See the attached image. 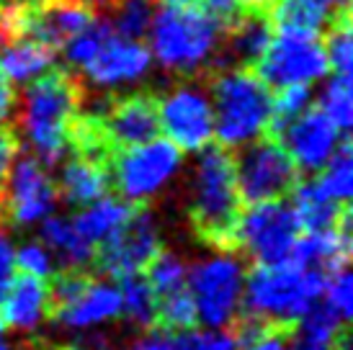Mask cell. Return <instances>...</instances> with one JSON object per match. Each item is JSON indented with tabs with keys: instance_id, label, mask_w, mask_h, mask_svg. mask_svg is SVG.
<instances>
[{
	"instance_id": "obj_1",
	"label": "cell",
	"mask_w": 353,
	"mask_h": 350,
	"mask_svg": "<svg viewBox=\"0 0 353 350\" xmlns=\"http://www.w3.org/2000/svg\"><path fill=\"white\" fill-rule=\"evenodd\" d=\"M227 23L201 3H165L155 10L148 31L152 65L191 78L204 72L225 49Z\"/></svg>"
},
{
	"instance_id": "obj_2",
	"label": "cell",
	"mask_w": 353,
	"mask_h": 350,
	"mask_svg": "<svg viewBox=\"0 0 353 350\" xmlns=\"http://www.w3.org/2000/svg\"><path fill=\"white\" fill-rule=\"evenodd\" d=\"M196 155V163L188 173V222L204 245L219 253H232L237 250L235 232L243 212L235 157L225 147H206Z\"/></svg>"
},
{
	"instance_id": "obj_3",
	"label": "cell",
	"mask_w": 353,
	"mask_h": 350,
	"mask_svg": "<svg viewBox=\"0 0 353 350\" xmlns=\"http://www.w3.org/2000/svg\"><path fill=\"white\" fill-rule=\"evenodd\" d=\"M16 111L21 139L31 157L44 167L59 165L72 150V129L80 116L78 83L59 70H50L26 85Z\"/></svg>"
},
{
	"instance_id": "obj_4",
	"label": "cell",
	"mask_w": 353,
	"mask_h": 350,
	"mask_svg": "<svg viewBox=\"0 0 353 350\" xmlns=\"http://www.w3.org/2000/svg\"><path fill=\"white\" fill-rule=\"evenodd\" d=\"M214 139L225 150H243L274 127V90L250 68L222 70L209 88Z\"/></svg>"
},
{
	"instance_id": "obj_5",
	"label": "cell",
	"mask_w": 353,
	"mask_h": 350,
	"mask_svg": "<svg viewBox=\"0 0 353 350\" xmlns=\"http://www.w3.org/2000/svg\"><path fill=\"white\" fill-rule=\"evenodd\" d=\"M323 276L296 268L294 262L255 265L245 273L243 307L248 317L271 330L289 332L320 302Z\"/></svg>"
},
{
	"instance_id": "obj_6",
	"label": "cell",
	"mask_w": 353,
	"mask_h": 350,
	"mask_svg": "<svg viewBox=\"0 0 353 350\" xmlns=\"http://www.w3.org/2000/svg\"><path fill=\"white\" fill-rule=\"evenodd\" d=\"M245 265L235 253L199 258L188 265L186 291L194 299L199 325L206 330H227L243 311Z\"/></svg>"
},
{
	"instance_id": "obj_7",
	"label": "cell",
	"mask_w": 353,
	"mask_h": 350,
	"mask_svg": "<svg viewBox=\"0 0 353 350\" xmlns=\"http://www.w3.org/2000/svg\"><path fill=\"white\" fill-rule=\"evenodd\" d=\"M183 170V152L163 136H152L134 147H124L111 155V183L127 204L145 206L165 194Z\"/></svg>"
},
{
	"instance_id": "obj_8",
	"label": "cell",
	"mask_w": 353,
	"mask_h": 350,
	"mask_svg": "<svg viewBox=\"0 0 353 350\" xmlns=\"http://www.w3.org/2000/svg\"><path fill=\"white\" fill-rule=\"evenodd\" d=\"M52 314L70 332H90L121 317V299L114 283L96 281L85 271L54 273Z\"/></svg>"
},
{
	"instance_id": "obj_9",
	"label": "cell",
	"mask_w": 353,
	"mask_h": 350,
	"mask_svg": "<svg viewBox=\"0 0 353 350\" xmlns=\"http://www.w3.org/2000/svg\"><path fill=\"white\" fill-rule=\"evenodd\" d=\"M327 72L330 68L325 57V44L317 31L279 26L263 57L258 59V75L271 90L292 85L312 88L314 83L327 78Z\"/></svg>"
},
{
	"instance_id": "obj_10",
	"label": "cell",
	"mask_w": 353,
	"mask_h": 350,
	"mask_svg": "<svg viewBox=\"0 0 353 350\" xmlns=\"http://www.w3.org/2000/svg\"><path fill=\"white\" fill-rule=\"evenodd\" d=\"M157 132L181 152H201L214 142V108L209 88L181 80L155 101Z\"/></svg>"
},
{
	"instance_id": "obj_11",
	"label": "cell",
	"mask_w": 353,
	"mask_h": 350,
	"mask_svg": "<svg viewBox=\"0 0 353 350\" xmlns=\"http://www.w3.org/2000/svg\"><path fill=\"white\" fill-rule=\"evenodd\" d=\"M299 234L302 227L294 214V206L286 204L284 198H276L248 204L245 212H240L235 243L258 265H276L289 262Z\"/></svg>"
},
{
	"instance_id": "obj_12",
	"label": "cell",
	"mask_w": 353,
	"mask_h": 350,
	"mask_svg": "<svg viewBox=\"0 0 353 350\" xmlns=\"http://www.w3.org/2000/svg\"><path fill=\"white\" fill-rule=\"evenodd\" d=\"M296 165L286 155L279 139L261 136L253 145L240 150L235 160L237 191L245 204H261V201H276L292 194L296 185Z\"/></svg>"
},
{
	"instance_id": "obj_13",
	"label": "cell",
	"mask_w": 353,
	"mask_h": 350,
	"mask_svg": "<svg viewBox=\"0 0 353 350\" xmlns=\"http://www.w3.org/2000/svg\"><path fill=\"white\" fill-rule=\"evenodd\" d=\"M59 194L50 167L31 155L16 157L8 181L0 191V219L6 216L16 229L39 227L57 209Z\"/></svg>"
},
{
	"instance_id": "obj_14",
	"label": "cell",
	"mask_w": 353,
	"mask_h": 350,
	"mask_svg": "<svg viewBox=\"0 0 353 350\" xmlns=\"http://www.w3.org/2000/svg\"><path fill=\"white\" fill-rule=\"evenodd\" d=\"M163 237H160V222L148 206L132 209V214L121 229L111 240L96 250V265L114 278L137 276L150 265V260L160 253Z\"/></svg>"
},
{
	"instance_id": "obj_15",
	"label": "cell",
	"mask_w": 353,
	"mask_h": 350,
	"mask_svg": "<svg viewBox=\"0 0 353 350\" xmlns=\"http://www.w3.org/2000/svg\"><path fill=\"white\" fill-rule=\"evenodd\" d=\"M152 70L150 49L142 39H127L117 31H108L90 62L80 70L83 83L101 93H121L137 88Z\"/></svg>"
},
{
	"instance_id": "obj_16",
	"label": "cell",
	"mask_w": 353,
	"mask_h": 350,
	"mask_svg": "<svg viewBox=\"0 0 353 350\" xmlns=\"http://www.w3.org/2000/svg\"><path fill=\"white\" fill-rule=\"evenodd\" d=\"M279 134H281V147L292 157L296 170H307V173H317L345 142L343 132L317 106L307 108L294 121L281 127Z\"/></svg>"
},
{
	"instance_id": "obj_17",
	"label": "cell",
	"mask_w": 353,
	"mask_h": 350,
	"mask_svg": "<svg viewBox=\"0 0 353 350\" xmlns=\"http://www.w3.org/2000/svg\"><path fill=\"white\" fill-rule=\"evenodd\" d=\"M99 121L101 136L106 142L108 155L117 150L134 147L157 136V111L155 98L142 93H129L108 101L106 106L90 111Z\"/></svg>"
},
{
	"instance_id": "obj_18",
	"label": "cell",
	"mask_w": 353,
	"mask_h": 350,
	"mask_svg": "<svg viewBox=\"0 0 353 350\" xmlns=\"http://www.w3.org/2000/svg\"><path fill=\"white\" fill-rule=\"evenodd\" d=\"M93 19H96L93 8L78 0H52L41 8L16 10V19H10L8 23L13 26V31L29 34L54 49L80 34Z\"/></svg>"
},
{
	"instance_id": "obj_19",
	"label": "cell",
	"mask_w": 353,
	"mask_h": 350,
	"mask_svg": "<svg viewBox=\"0 0 353 350\" xmlns=\"http://www.w3.org/2000/svg\"><path fill=\"white\" fill-rule=\"evenodd\" d=\"M50 314L52 294L47 281L31 278V276H23V273L10 281L8 291L0 302V320L6 325V330L31 335L50 320Z\"/></svg>"
},
{
	"instance_id": "obj_20",
	"label": "cell",
	"mask_w": 353,
	"mask_h": 350,
	"mask_svg": "<svg viewBox=\"0 0 353 350\" xmlns=\"http://www.w3.org/2000/svg\"><path fill=\"white\" fill-rule=\"evenodd\" d=\"M57 194L68 201L70 206H88L108 196L111 188V173L108 163L93 155H75L65 157L59 167Z\"/></svg>"
},
{
	"instance_id": "obj_21",
	"label": "cell",
	"mask_w": 353,
	"mask_h": 350,
	"mask_svg": "<svg viewBox=\"0 0 353 350\" xmlns=\"http://www.w3.org/2000/svg\"><path fill=\"white\" fill-rule=\"evenodd\" d=\"M54 70V49L29 34L13 31L0 39V72L13 85H29Z\"/></svg>"
},
{
	"instance_id": "obj_22",
	"label": "cell",
	"mask_w": 353,
	"mask_h": 350,
	"mask_svg": "<svg viewBox=\"0 0 353 350\" xmlns=\"http://www.w3.org/2000/svg\"><path fill=\"white\" fill-rule=\"evenodd\" d=\"M348 229H351V224L327 229V232L299 234L289 262H294L296 268L317 273L323 278L327 273L343 268L348 265V255H351V232Z\"/></svg>"
},
{
	"instance_id": "obj_23",
	"label": "cell",
	"mask_w": 353,
	"mask_h": 350,
	"mask_svg": "<svg viewBox=\"0 0 353 350\" xmlns=\"http://www.w3.org/2000/svg\"><path fill=\"white\" fill-rule=\"evenodd\" d=\"M292 335V350H351L348 322H343L323 302L296 322Z\"/></svg>"
},
{
	"instance_id": "obj_24",
	"label": "cell",
	"mask_w": 353,
	"mask_h": 350,
	"mask_svg": "<svg viewBox=\"0 0 353 350\" xmlns=\"http://www.w3.org/2000/svg\"><path fill=\"white\" fill-rule=\"evenodd\" d=\"M268 16L276 26L317 31L348 16V0H274Z\"/></svg>"
},
{
	"instance_id": "obj_25",
	"label": "cell",
	"mask_w": 353,
	"mask_h": 350,
	"mask_svg": "<svg viewBox=\"0 0 353 350\" xmlns=\"http://www.w3.org/2000/svg\"><path fill=\"white\" fill-rule=\"evenodd\" d=\"M134 206L127 204L124 198H111L103 196L99 201H93L88 206H80V212L75 216H70V222L75 227V232L85 240L88 245H93L99 250L101 245L111 240L114 234L121 229V224L127 222Z\"/></svg>"
},
{
	"instance_id": "obj_26",
	"label": "cell",
	"mask_w": 353,
	"mask_h": 350,
	"mask_svg": "<svg viewBox=\"0 0 353 350\" xmlns=\"http://www.w3.org/2000/svg\"><path fill=\"white\" fill-rule=\"evenodd\" d=\"M292 206H294V214L304 232H327V229H338V227L351 224L348 206L330 201L317 188L314 181L294 185V204Z\"/></svg>"
},
{
	"instance_id": "obj_27",
	"label": "cell",
	"mask_w": 353,
	"mask_h": 350,
	"mask_svg": "<svg viewBox=\"0 0 353 350\" xmlns=\"http://www.w3.org/2000/svg\"><path fill=\"white\" fill-rule=\"evenodd\" d=\"M39 243L54 255L57 265L62 262L68 271H85V265L93 262L96 247L88 245L70 222V216L52 214L39 224Z\"/></svg>"
},
{
	"instance_id": "obj_28",
	"label": "cell",
	"mask_w": 353,
	"mask_h": 350,
	"mask_svg": "<svg viewBox=\"0 0 353 350\" xmlns=\"http://www.w3.org/2000/svg\"><path fill=\"white\" fill-rule=\"evenodd\" d=\"M271 37H274V21L268 13H245L232 21V29H227L225 47L230 57L237 62V68H248L258 65Z\"/></svg>"
},
{
	"instance_id": "obj_29",
	"label": "cell",
	"mask_w": 353,
	"mask_h": 350,
	"mask_svg": "<svg viewBox=\"0 0 353 350\" xmlns=\"http://www.w3.org/2000/svg\"><path fill=\"white\" fill-rule=\"evenodd\" d=\"M119 299H121V317H127L129 325L150 330L157 322V296L145 281V276H127L119 278Z\"/></svg>"
},
{
	"instance_id": "obj_30",
	"label": "cell",
	"mask_w": 353,
	"mask_h": 350,
	"mask_svg": "<svg viewBox=\"0 0 353 350\" xmlns=\"http://www.w3.org/2000/svg\"><path fill=\"white\" fill-rule=\"evenodd\" d=\"M312 181L330 201L348 206L353 191V157L348 142H343V145L338 147V152L317 170V178H312Z\"/></svg>"
},
{
	"instance_id": "obj_31",
	"label": "cell",
	"mask_w": 353,
	"mask_h": 350,
	"mask_svg": "<svg viewBox=\"0 0 353 350\" xmlns=\"http://www.w3.org/2000/svg\"><path fill=\"white\" fill-rule=\"evenodd\" d=\"M317 108H320L325 116L330 119L343 134H348V129H351V124H353L351 75H330V78L325 80V88L320 90V98H317Z\"/></svg>"
},
{
	"instance_id": "obj_32",
	"label": "cell",
	"mask_w": 353,
	"mask_h": 350,
	"mask_svg": "<svg viewBox=\"0 0 353 350\" xmlns=\"http://www.w3.org/2000/svg\"><path fill=\"white\" fill-rule=\"evenodd\" d=\"M145 271H148L145 281L150 283V289L155 291L157 299L186 289L188 262L178 253H173V250H160V253L150 260V265Z\"/></svg>"
},
{
	"instance_id": "obj_33",
	"label": "cell",
	"mask_w": 353,
	"mask_h": 350,
	"mask_svg": "<svg viewBox=\"0 0 353 350\" xmlns=\"http://www.w3.org/2000/svg\"><path fill=\"white\" fill-rule=\"evenodd\" d=\"M108 26L127 39H145L155 16V0H117Z\"/></svg>"
},
{
	"instance_id": "obj_34",
	"label": "cell",
	"mask_w": 353,
	"mask_h": 350,
	"mask_svg": "<svg viewBox=\"0 0 353 350\" xmlns=\"http://www.w3.org/2000/svg\"><path fill=\"white\" fill-rule=\"evenodd\" d=\"M157 322L168 332H188L199 325L196 307L186 289L176 294H168L163 299H157Z\"/></svg>"
},
{
	"instance_id": "obj_35",
	"label": "cell",
	"mask_w": 353,
	"mask_h": 350,
	"mask_svg": "<svg viewBox=\"0 0 353 350\" xmlns=\"http://www.w3.org/2000/svg\"><path fill=\"white\" fill-rule=\"evenodd\" d=\"M108 31H111L108 21L93 19L80 34H75L72 39H68L62 47H59L62 49V54H65V62H68L72 70H78L80 72V70L90 62V57L96 54V49L101 47V41L106 39Z\"/></svg>"
},
{
	"instance_id": "obj_36",
	"label": "cell",
	"mask_w": 353,
	"mask_h": 350,
	"mask_svg": "<svg viewBox=\"0 0 353 350\" xmlns=\"http://www.w3.org/2000/svg\"><path fill=\"white\" fill-rule=\"evenodd\" d=\"M325 44V57H327V68L333 75H351L353 65V37H351V23L348 16H341L335 21Z\"/></svg>"
},
{
	"instance_id": "obj_37",
	"label": "cell",
	"mask_w": 353,
	"mask_h": 350,
	"mask_svg": "<svg viewBox=\"0 0 353 350\" xmlns=\"http://www.w3.org/2000/svg\"><path fill=\"white\" fill-rule=\"evenodd\" d=\"M320 302L333 309L343 322L351 320L353 314V281L348 265L338 268V271L327 273L323 278V291H320Z\"/></svg>"
},
{
	"instance_id": "obj_38",
	"label": "cell",
	"mask_w": 353,
	"mask_h": 350,
	"mask_svg": "<svg viewBox=\"0 0 353 350\" xmlns=\"http://www.w3.org/2000/svg\"><path fill=\"white\" fill-rule=\"evenodd\" d=\"M16 271L31 276V278H39V281H47L57 273V260L39 240H29V243L16 247Z\"/></svg>"
},
{
	"instance_id": "obj_39",
	"label": "cell",
	"mask_w": 353,
	"mask_h": 350,
	"mask_svg": "<svg viewBox=\"0 0 353 350\" xmlns=\"http://www.w3.org/2000/svg\"><path fill=\"white\" fill-rule=\"evenodd\" d=\"M307 108H312V88H279L274 93V127L271 129L279 132L289 121H294L299 114H304Z\"/></svg>"
},
{
	"instance_id": "obj_40",
	"label": "cell",
	"mask_w": 353,
	"mask_h": 350,
	"mask_svg": "<svg viewBox=\"0 0 353 350\" xmlns=\"http://www.w3.org/2000/svg\"><path fill=\"white\" fill-rule=\"evenodd\" d=\"M183 338L186 350H245L235 330H194Z\"/></svg>"
},
{
	"instance_id": "obj_41",
	"label": "cell",
	"mask_w": 353,
	"mask_h": 350,
	"mask_svg": "<svg viewBox=\"0 0 353 350\" xmlns=\"http://www.w3.org/2000/svg\"><path fill=\"white\" fill-rule=\"evenodd\" d=\"M274 0H201V6L209 8L222 21L240 19L245 13H268Z\"/></svg>"
},
{
	"instance_id": "obj_42",
	"label": "cell",
	"mask_w": 353,
	"mask_h": 350,
	"mask_svg": "<svg viewBox=\"0 0 353 350\" xmlns=\"http://www.w3.org/2000/svg\"><path fill=\"white\" fill-rule=\"evenodd\" d=\"M129 350H186V338L181 332L168 330H145Z\"/></svg>"
},
{
	"instance_id": "obj_43",
	"label": "cell",
	"mask_w": 353,
	"mask_h": 350,
	"mask_svg": "<svg viewBox=\"0 0 353 350\" xmlns=\"http://www.w3.org/2000/svg\"><path fill=\"white\" fill-rule=\"evenodd\" d=\"M13 278H16V245L10 240L8 229L0 224V302Z\"/></svg>"
},
{
	"instance_id": "obj_44",
	"label": "cell",
	"mask_w": 353,
	"mask_h": 350,
	"mask_svg": "<svg viewBox=\"0 0 353 350\" xmlns=\"http://www.w3.org/2000/svg\"><path fill=\"white\" fill-rule=\"evenodd\" d=\"M16 157H19V142H16V136L10 134L8 129L0 127V191H3V185L8 181Z\"/></svg>"
},
{
	"instance_id": "obj_45",
	"label": "cell",
	"mask_w": 353,
	"mask_h": 350,
	"mask_svg": "<svg viewBox=\"0 0 353 350\" xmlns=\"http://www.w3.org/2000/svg\"><path fill=\"white\" fill-rule=\"evenodd\" d=\"M16 108H19L16 85L0 72V127H6L10 119L16 116Z\"/></svg>"
},
{
	"instance_id": "obj_46",
	"label": "cell",
	"mask_w": 353,
	"mask_h": 350,
	"mask_svg": "<svg viewBox=\"0 0 353 350\" xmlns=\"http://www.w3.org/2000/svg\"><path fill=\"white\" fill-rule=\"evenodd\" d=\"M245 350H292V342L286 340V332L281 330H263Z\"/></svg>"
},
{
	"instance_id": "obj_47",
	"label": "cell",
	"mask_w": 353,
	"mask_h": 350,
	"mask_svg": "<svg viewBox=\"0 0 353 350\" xmlns=\"http://www.w3.org/2000/svg\"><path fill=\"white\" fill-rule=\"evenodd\" d=\"M13 10H31V8H41V6H47L52 0H6ZM0 6H3V0H0Z\"/></svg>"
},
{
	"instance_id": "obj_48",
	"label": "cell",
	"mask_w": 353,
	"mask_h": 350,
	"mask_svg": "<svg viewBox=\"0 0 353 350\" xmlns=\"http://www.w3.org/2000/svg\"><path fill=\"white\" fill-rule=\"evenodd\" d=\"M78 3H83V6H88V8H111L117 0H78Z\"/></svg>"
},
{
	"instance_id": "obj_49",
	"label": "cell",
	"mask_w": 353,
	"mask_h": 350,
	"mask_svg": "<svg viewBox=\"0 0 353 350\" xmlns=\"http://www.w3.org/2000/svg\"><path fill=\"white\" fill-rule=\"evenodd\" d=\"M0 350H13L8 335H6V325H3V320H0Z\"/></svg>"
},
{
	"instance_id": "obj_50",
	"label": "cell",
	"mask_w": 353,
	"mask_h": 350,
	"mask_svg": "<svg viewBox=\"0 0 353 350\" xmlns=\"http://www.w3.org/2000/svg\"><path fill=\"white\" fill-rule=\"evenodd\" d=\"M52 350H93V348H83V345H59V348H52Z\"/></svg>"
},
{
	"instance_id": "obj_51",
	"label": "cell",
	"mask_w": 353,
	"mask_h": 350,
	"mask_svg": "<svg viewBox=\"0 0 353 350\" xmlns=\"http://www.w3.org/2000/svg\"><path fill=\"white\" fill-rule=\"evenodd\" d=\"M6 26V13H3V6H0V29Z\"/></svg>"
},
{
	"instance_id": "obj_52",
	"label": "cell",
	"mask_w": 353,
	"mask_h": 350,
	"mask_svg": "<svg viewBox=\"0 0 353 350\" xmlns=\"http://www.w3.org/2000/svg\"><path fill=\"white\" fill-rule=\"evenodd\" d=\"M163 3H183V0H163Z\"/></svg>"
}]
</instances>
